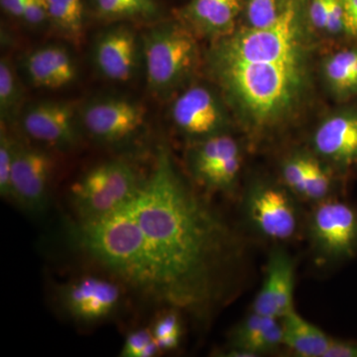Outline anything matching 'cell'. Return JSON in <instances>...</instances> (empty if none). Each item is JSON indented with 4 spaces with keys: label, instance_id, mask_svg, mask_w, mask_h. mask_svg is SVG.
I'll use <instances>...</instances> for the list:
<instances>
[{
    "label": "cell",
    "instance_id": "cell-1",
    "mask_svg": "<svg viewBox=\"0 0 357 357\" xmlns=\"http://www.w3.org/2000/svg\"><path fill=\"white\" fill-rule=\"evenodd\" d=\"M126 210L137 225L147 299L204 317L229 297L243 262L234 229L185 184L161 145Z\"/></svg>",
    "mask_w": 357,
    "mask_h": 357
},
{
    "label": "cell",
    "instance_id": "cell-2",
    "mask_svg": "<svg viewBox=\"0 0 357 357\" xmlns=\"http://www.w3.org/2000/svg\"><path fill=\"white\" fill-rule=\"evenodd\" d=\"M211 75L239 117L255 130L283 123L307 89V54L283 60H236L210 51Z\"/></svg>",
    "mask_w": 357,
    "mask_h": 357
},
{
    "label": "cell",
    "instance_id": "cell-3",
    "mask_svg": "<svg viewBox=\"0 0 357 357\" xmlns=\"http://www.w3.org/2000/svg\"><path fill=\"white\" fill-rule=\"evenodd\" d=\"M141 49L148 88L161 98L175 93L199 65L198 42L182 22L162 23L148 30Z\"/></svg>",
    "mask_w": 357,
    "mask_h": 357
},
{
    "label": "cell",
    "instance_id": "cell-4",
    "mask_svg": "<svg viewBox=\"0 0 357 357\" xmlns=\"http://www.w3.org/2000/svg\"><path fill=\"white\" fill-rule=\"evenodd\" d=\"M140 183L132 167L121 160L93 167L70 189L77 220H93L119 210L135 196Z\"/></svg>",
    "mask_w": 357,
    "mask_h": 357
},
{
    "label": "cell",
    "instance_id": "cell-5",
    "mask_svg": "<svg viewBox=\"0 0 357 357\" xmlns=\"http://www.w3.org/2000/svg\"><path fill=\"white\" fill-rule=\"evenodd\" d=\"M309 237L321 260L347 259L357 251V211L338 201H321L312 211Z\"/></svg>",
    "mask_w": 357,
    "mask_h": 357
},
{
    "label": "cell",
    "instance_id": "cell-6",
    "mask_svg": "<svg viewBox=\"0 0 357 357\" xmlns=\"http://www.w3.org/2000/svg\"><path fill=\"white\" fill-rule=\"evenodd\" d=\"M244 213L251 227L270 241H288L299 227V213L292 197L268 183H257L249 189Z\"/></svg>",
    "mask_w": 357,
    "mask_h": 357
},
{
    "label": "cell",
    "instance_id": "cell-7",
    "mask_svg": "<svg viewBox=\"0 0 357 357\" xmlns=\"http://www.w3.org/2000/svg\"><path fill=\"white\" fill-rule=\"evenodd\" d=\"M194 142L188 164L195 180L211 191H232L241 167L236 141L225 133Z\"/></svg>",
    "mask_w": 357,
    "mask_h": 357
},
{
    "label": "cell",
    "instance_id": "cell-8",
    "mask_svg": "<svg viewBox=\"0 0 357 357\" xmlns=\"http://www.w3.org/2000/svg\"><path fill=\"white\" fill-rule=\"evenodd\" d=\"M173 123L194 141L227 133L229 117L217 93L206 86H192L174 100Z\"/></svg>",
    "mask_w": 357,
    "mask_h": 357
},
{
    "label": "cell",
    "instance_id": "cell-9",
    "mask_svg": "<svg viewBox=\"0 0 357 357\" xmlns=\"http://www.w3.org/2000/svg\"><path fill=\"white\" fill-rule=\"evenodd\" d=\"M53 169V160L44 150L15 141L11 199L30 213H43L48 206Z\"/></svg>",
    "mask_w": 357,
    "mask_h": 357
},
{
    "label": "cell",
    "instance_id": "cell-10",
    "mask_svg": "<svg viewBox=\"0 0 357 357\" xmlns=\"http://www.w3.org/2000/svg\"><path fill=\"white\" fill-rule=\"evenodd\" d=\"M86 132L98 142L114 144L135 135L145 121V109L124 98H102L84 105L79 116Z\"/></svg>",
    "mask_w": 357,
    "mask_h": 357
},
{
    "label": "cell",
    "instance_id": "cell-11",
    "mask_svg": "<svg viewBox=\"0 0 357 357\" xmlns=\"http://www.w3.org/2000/svg\"><path fill=\"white\" fill-rule=\"evenodd\" d=\"M121 289L115 281L83 276L61 290V303L75 321L93 324L109 318L119 309Z\"/></svg>",
    "mask_w": 357,
    "mask_h": 357
},
{
    "label": "cell",
    "instance_id": "cell-12",
    "mask_svg": "<svg viewBox=\"0 0 357 357\" xmlns=\"http://www.w3.org/2000/svg\"><path fill=\"white\" fill-rule=\"evenodd\" d=\"M22 126L32 139L57 149H70L79 141L76 109L70 102L34 103L23 112Z\"/></svg>",
    "mask_w": 357,
    "mask_h": 357
},
{
    "label": "cell",
    "instance_id": "cell-13",
    "mask_svg": "<svg viewBox=\"0 0 357 357\" xmlns=\"http://www.w3.org/2000/svg\"><path fill=\"white\" fill-rule=\"evenodd\" d=\"M93 61L98 72L110 81H130L138 64V41L135 32L126 25L103 31L93 47Z\"/></svg>",
    "mask_w": 357,
    "mask_h": 357
},
{
    "label": "cell",
    "instance_id": "cell-14",
    "mask_svg": "<svg viewBox=\"0 0 357 357\" xmlns=\"http://www.w3.org/2000/svg\"><path fill=\"white\" fill-rule=\"evenodd\" d=\"M295 262L286 251L274 249L268 259L262 287L252 304V312L281 319L294 310Z\"/></svg>",
    "mask_w": 357,
    "mask_h": 357
},
{
    "label": "cell",
    "instance_id": "cell-15",
    "mask_svg": "<svg viewBox=\"0 0 357 357\" xmlns=\"http://www.w3.org/2000/svg\"><path fill=\"white\" fill-rule=\"evenodd\" d=\"M23 68L35 88L52 91L66 88L77 77L72 54L60 45H47L30 52L23 61Z\"/></svg>",
    "mask_w": 357,
    "mask_h": 357
},
{
    "label": "cell",
    "instance_id": "cell-16",
    "mask_svg": "<svg viewBox=\"0 0 357 357\" xmlns=\"http://www.w3.org/2000/svg\"><path fill=\"white\" fill-rule=\"evenodd\" d=\"M244 0H191L180 11V20L192 33L213 40L236 31Z\"/></svg>",
    "mask_w": 357,
    "mask_h": 357
},
{
    "label": "cell",
    "instance_id": "cell-17",
    "mask_svg": "<svg viewBox=\"0 0 357 357\" xmlns=\"http://www.w3.org/2000/svg\"><path fill=\"white\" fill-rule=\"evenodd\" d=\"M314 145L321 156L335 165L357 161V110H347L326 119L316 131Z\"/></svg>",
    "mask_w": 357,
    "mask_h": 357
},
{
    "label": "cell",
    "instance_id": "cell-18",
    "mask_svg": "<svg viewBox=\"0 0 357 357\" xmlns=\"http://www.w3.org/2000/svg\"><path fill=\"white\" fill-rule=\"evenodd\" d=\"M283 345V328L279 319L253 312L239 323L230 335L231 351L251 357L273 352Z\"/></svg>",
    "mask_w": 357,
    "mask_h": 357
},
{
    "label": "cell",
    "instance_id": "cell-19",
    "mask_svg": "<svg viewBox=\"0 0 357 357\" xmlns=\"http://www.w3.org/2000/svg\"><path fill=\"white\" fill-rule=\"evenodd\" d=\"M282 319L283 345L300 357H325L333 338L303 318L295 309Z\"/></svg>",
    "mask_w": 357,
    "mask_h": 357
},
{
    "label": "cell",
    "instance_id": "cell-20",
    "mask_svg": "<svg viewBox=\"0 0 357 357\" xmlns=\"http://www.w3.org/2000/svg\"><path fill=\"white\" fill-rule=\"evenodd\" d=\"M325 77L333 95L345 100L357 96V48L333 54L325 63Z\"/></svg>",
    "mask_w": 357,
    "mask_h": 357
},
{
    "label": "cell",
    "instance_id": "cell-21",
    "mask_svg": "<svg viewBox=\"0 0 357 357\" xmlns=\"http://www.w3.org/2000/svg\"><path fill=\"white\" fill-rule=\"evenodd\" d=\"M48 20L66 39L79 44L83 38V0H46Z\"/></svg>",
    "mask_w": 357,
    "mask_h": 357
},
{
    "label": "cell",
    "instance_id": "cell-22",
    "mask_svg": "<svg viewBox=\"0 0 357 357\" xmlns=\"http://www.w3.org/2000/svg\"><path fill=\"white\" fill-rule=\"evenodd\" d=\"M98 17L107 20H150L159 13L157 0H91Z\"/></svg>",
    "mask_w": 357,
    "mask_h": 357
},
{
    "label": "cell",
    "instance_id": "cell-23",
    "mask_svg": "<svg viewBox=\"0 0 357 357\" xmlns=\"http://www.w3.org/2000/svg\"><path fill=\"white\" fill-rule=\"evenodd\" d=\"M23 91L13 65L7 59L0 62V114L1 122L15 121L20 112Z\"/></svg>",
    "mask_w": 357,
    "mask_h": 357
},
{
    "label": "cell",
    "instance_id": "cell-24",
    "mask_svg": "<svg viewBox=\"0 0 357 357\" xmlns=\"http://www.w3.org/2000/svg\"><path fill=\"white\" fill-rule=\"evenodd\" d=\"M152 333L160 351H171L177 349L182 338V325L176 312H169L160 317L156 321Z\"/></svg>",
    "mask_w": 357,
    "mask_h": 357
},
{
    "label": "cell",
    "instance_id": "cell-25",
    "mask_svg": "<svg viewBox=\"0 0 357 357\" xmlns=\"http://www.w3.org/2000/svg\"><path fill=\"white\" fill-rule=\"evenodd\" d=\"M332 187V178L321 164L307 156V171L302 197L311 201L321 202L326 199Z\"/></svg>",
    "mask_w": 357,
    "mask_h": 357
},
{
    "label": "cell",
    "instance_id": "cell-26",
    "mask_svg": "<svg viewBox=\"0 0 357 357\" xmlns=\"http://www.w3.org/2000/svg\"><path fill=\"white\" fill-rule=\"evenodd\" d=\"M246 18L250 27L271 25L281 13L280 0H244Z\"/></svg>",
    "mask_w": 357,
    "mask_h": 357
},
{
    "label": "cell",
    "instance_id": "cell-27",
    "mask_svg": "<svg viewBox=\"0 0 357 357\" xmlns=\"http://www.w3.org/2000/svg\"><path fill=\"white\" fill-rule=\"evenodd\" d=\"M15 141L7 132L6 124L1 122L0 131V194L11 198V172H13Z\"/></svg>",
    "mask_w": 357,
    "mask_h": 357
},
{
    "label": "cell",
    "instance_id": "cell-28",
    "mask_svg": "<svg viewBox=\"0 0 357 357\" xmlns=\"http://www.w3.org/2000/svg\"><path fill=\"white\" fill-rule=\"evenodd\" d=\"M307 171V155H296L283 166V178L289 189L302 196Z\"/></svg>",
    "mask_w": 357,
    "mask_h": 357
},
{
    "label": "cell",
    "instance_id": "cell-29",
    "mask_svg": "<svg viewBox=\"0 0 357 357\" xmlns=\"http://www.w3.org/2000/svg\"><path fill=\"white\" fill-rule=\"evenodd\" d=\"M340 7V0H311L309 16L312 26L326 31L337 17Z\"/></svg>",
    "mask_w": 357,
    "mask_h": 357
},
{
    "label": "cell",
    "instance_id": "cell-30",
    "mask_svg": "<svg viewBox=\"0 0 357 357\" xmlns=\"http://www.w3.org/2000/svg\"><path fill=\"white\" fill-rule=\"evenodd\" d=\"M154 340L153 333L148 328H140L129 333L122 347L121 356L142 357L145 349Z\"/></svg>",
    "mask_w": 357,
    "mask_h": 357
},
{
    "label": "cell",
    "instance_id": "cell-31",
    "mask_svg": "<svg viewBox=\"0 0 357 357\" xmlns=\"http://www.w3.org/2000/svg\"><path fill=\"white\" fill-rule=\"evenodd\" d=\"M21 20L29 26H41L49 21L46 0H27Z\"/></svg>",
    "mask_w": 357,
    "mask_h": 357
},
{
    "label": "cell",
    "instance_id": "cell-32",
    "mask_svg": "<svg viewBox=\"0 0 357 357\" xmlns=\"http://www.w3.org/2000/svg\"><path fill=\"white\" fill-rule=\"evenodd\" d=\"M344 11L345 34L357 39V0H342Z\"/></svg>",
    "mask_w": 357,
    "mask_h": 357
},
{
    "label": "cell",
    "instance_id": "cell-33",
    "mask_svg": "<svg viewBox=\"0 0 357 357\" xmlns=\"http://www.w3.org/2000/svg\"><path fill=\"white\" fill-rule=\"evenodd\" d=\"M325 357H357V342L333 338Z\"/></svg>",
    "mask_w": 357,
    "mask_h": 357
},
{
    "label": "cell",
    "instance_id": "cell-34",
    "mask_svg": "<svg viewBox=\"0 0 357 357\" xmlns=\"http://www.w3.org/2000/svg\"><path fill=\"white\" fill-rule=\"evenodd\" d=\"M26 1L27 0H0V4L4 13L11 17L21 20Z\"/></svg>",
    "mask_w": 357,
    "mask_h": 357
}]
</instances>
